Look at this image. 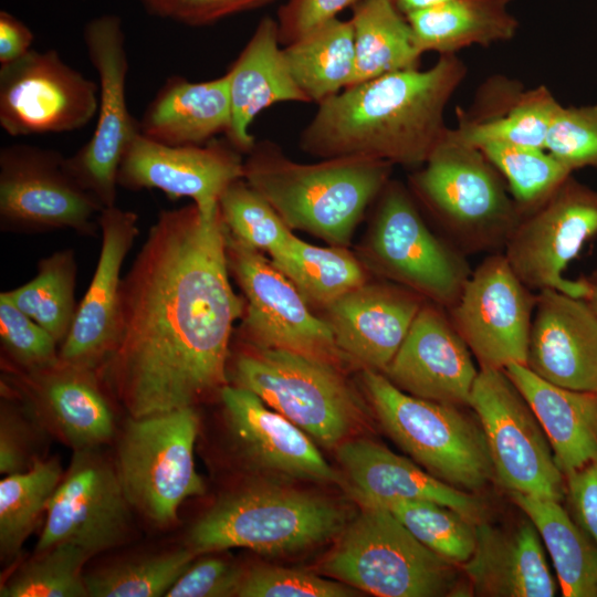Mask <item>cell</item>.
Here are the masks:
<instances>
[{
	"label": "cell",
	"instance_id": "obj_3",
	"mask_svg": "<svg viewBox=\"0 0 597 597\" xmlns=\"http://www.w3.org/2000/svg\"><path fill=\"white\" fill-rule=\"evenodd\" d=\"M390 163L364 157L302 164L269 142L255 143L243 160V179L286 226L331 245L346 247L369 203L390 180Z\"/></svg>",
	"mask_w": 597,
	"mask_h": 597
},
{
	"label": "cell",
	"instance_id": "obj_11",
	"mask_svg": "<svg viewBox=\"0 0 597 597\" xmlns=\"http://www.w3.org/2000/svg\"><path fill=\"white\" fill-rule=\"evenodd\" d=\"M469 407L484 432L500 483L510 493L561 501L565 476L531 406L504 369L480 368Z\"/></svg>",
	"mask_w": 597,
	"mask_h": 597
},
{
	"label": "cell",
	"instance_id": "obj_51",
	"mask_svg": "<svg viewBox=\"0 0 597 597\" xmlns=\"http://www.w3.org/2000/svg\"><path fill=\"white\" fill-rule=\"evenodd\" d=\"M565 493L576 523L597 545V457L565 475Z\"/></svg>",
	"mask_w": 597,
	"mask_h": 597
},
{
	"label": "cell",
	"instance_id": "obj_40",
	"mask_svg": "<svg viewBox=\"0 0 597 597\" xmlns=\"http://www.w3.org/2000/svg\"><path fill=\"white\" fill-rule=\"evenodd\" d=\"M478 148L504 179L522 216L541 206L572 175L543 148L502 143Z\"/></svg>",
	"mask_w": 597,
	"mask_h": 597
},
{
	"label": "cell",
	"instance_id": "obj_38",
	"mask_svg": "<svg viewBox=\"0 0 597 597\" xmlns=\"http://www.w3.org/2000/svg\"><path fill=\"white\" fill-rule=\"evenodd\" d=\"M62 479L59 460L36 459L22 471L7 474L0 482L1 557H14L34 530L40 515Z\"/></svg>",
	"mask_w": 597,
	"mask_h": 597
},
{
	"label": "cell",
	"instance_id": "obj_2",
	"mask_svg": "<svg viewBox=\"0 0 597 597\" xmlns=\"http://www.w3.org/2000/svg\"><path fill=\"white\" fill-rule=\"evenodd\" d=\"M465 75L457 54H444L427 70H401L352 85L318 104L300 146L322 159L421 166L449 129L444 109Z\"/></svg>",
	"mask_w": 597,
	"mask_h": 597
},
{
	"label": "cell",
	"instance_id": "obj_42",
	"mask_svg": "<svg viewBox=\"0 0 597 597\" xmlns=\"http://www.w3.org/2000/svg\"><path fill=\"white\" fill-rule=\"evenodd\" d=\"M91 557L83 548L61 543L21 565L0 588L1 597L88 596L83 566Z\"/></svg>",
	"mask_w": 597,
	"mask_h": 597
},
{
	"label": "cell",
	"instance_id": "obj_52",
	"mask_svg": "<svg viewBox=\"0 0 597 597\" xmlns=\"http://www.w3.org/2000/svg\"><path fill=\"white\" fill-rule=\"evenodd\" d=\"M32 31L7 11L0 12V65L25 55L32 48Z\"/></svg>",
	"mask_w": 597,
	"mask_h": 597
},
{
	"label": "cell",
	"instance_id": "obj_10",
	"mask_svg": "<svg viewBox=\"0 0 597 597\" xmlns=\"http://www.w3.org/2000/svg\"><path fill=\"white\" fill-rule=\"evenodd\" d=\"M378 199L368 242L374 266L425 300L450 308L472 272L467 255L429 229L400 182L389 180Z\"/></svg>",
	"mask_w": 597,
	"mask_h": 597
},
{
	"label": "cell",
	"instance_id": "obj_18",
	"mask_svg": "<svg viewBox=\"0 0 597 597\" xmlns=\"http://www.w3.org/2000/svg\"><path fill=\"white\" fill-rule=\"evenodd\" d=\"M130 507L116 465L94 449L75 450L46 506L35 553L61 543L91 556L119 546L132 531Z\"/></svg>",
	"mask_w": 597,
	"mask_h": 597
},
{
	"label": "cell",
	"instance_id": "obj_16",
	"mask_svg": "<svg viewBox=\"0 0 597 597\" xmlns=\"http://www.w3.org/2000/svg\"><path fill=\"white\" fill-rule=\"evenodd\" d=\"M537 292L514 273L503 252L490 253L473 270L450 320L480 368L526 365Z\"/></svg>",
	"mask_w": 597,
	"mask_h": 597
},
{
	"label": "cell",
	"instance_id": "obj_6",
	"mask_svg": "<svg viewBox=\"0 0 597 597\" xmlns=\"http://www.w3.org/2000/svg\"><path fill=\"white\" fill-rule=\"evenodd\" d=\"M457 566L419 542L389 510L362 505L321 570L378 597H440L461 593Z\"/></svg>",
	"mask_w": 597,
	"mask_h": 597
},
{
	"label": "cell",
	"instance_id": "obj_17",
	"mask_svg": "<svg viewBox=\"0 0 597 597\" xmlns=\"http://www.w3.org/2000/svg\"><path fill=\"white\" fill-rule=\"evenodd\" d=\"M100 86L55 50L0 66V125L10 136L73 132L97 114Z\"/></svg>",
	"mask_w": 597,
	"mask_h": 597
},
{
	"label": "cell",
	"instance_id": "obj_32",
	"mask_svg": "<svg viewBox=\"0 0 597 597\" xmlns=\"http://www.w3.org/2000/svg\"><path fill=\"white\" fill-rule=\"evenodd\" d=\"M511 0H446L406 15L418 51L457 54L471 46H489L513 39L519 22Z\"/></svg>",
	"mask_w": 597,
	"mask_h": 597
},
{
	"label": "cell",
	"instance_id": "obj_4",
	"mask_svg": "<svg viewBox=\"0 0 597 597\" xmlns=\"http://www.w3.org/2000/svg\"><path fill=\"white\" fill-rule=\"evenodd\" d=\"M347 521L346 509L328 496L255 484L219 499L191 526L187 543L197 555L238 547L293 554L339 536Z\"/></svg>",
	"mask_w": 597,
	"mask_h": 597
},
{
	"label": "cell",
	"instance_id": "obj_12",
	"mask_svg": "<svg viewBox=\"0 0 597 597\" xmlns=\"http://www.w3.org/2000/svg\"><path fill=\"white\" fill-rule=\"evenodd\" d=\"M104 207L61 153L29 144L0 150V228L19 233L71 229L95 235Z\"/></svg>",
	"mask_w": 597,
	"mask_h": 597
},
{
	"label": "cell",
	"instance_id": "obj_47",
	"mask_svg": "<svg viewBox=\"0 0 597 597\" xmlns=\"http://www.w3.org/2000/svg\"><path fill=\"white\" fill-rule=\"evenodd\" d=\"M245 569L218 556L193 561L165 595L166 597L237 596Z\"/></svg>",
	"mask_w": 597,
	"mask_h": 597
},
{
	"label": "cell",
	"instance_id": "obj_49",
	"mask_svg": "<svg viewBox=\"0 0 597 597\" xmlns=\"http://www.w3.org/2000/svg\"><path fill=\"white\" fill-rule=\"evenodd\" d=\"M274 0H159L149 11L188 25H206Z\"/></svg>",
	"mask_w": 597,
	"mask_h": 597
},
{
	"label": "cell",
	"instance_id": "obj_36",
	"mask_svg": "<svg viewBox=\"0 0 597 597\" xmlns=\"http://www.w3.org/2000/svg\"><path fill=\"white\" fill-rule=\"evenodd\" d=\"M271 259L308 304L324 308L367 283L363 265L345 247L320 248L293 234Z\"/></svg>",
	"mask_w": 597,
	"mask_h": 597
},
{
	"label": "cell",
	"instance_id": "obj_27",
	"mask_svg": "<svg viewBox=\"0 0 597 597\" xmlns=\"http://www.w3.org/2000/svg\"><path fill=\"white\" fill-rule=\"evenodd\" d=\"M476 544L461 565L478 596L553 597L557 584L547 565L541 536L528 519L512 528L475 524Z\"/></svg>",
	"mask_w": 597,
	"mask_h": 597
},
{
	"label": "cell",
	"instance_id": "obj_34",
	"mask_svg": "<svg viewBox=\"0 0 597 597\" xmlns=\"http://www.w3.org/2000/svg\"><path fill=\"white\" fill-rule=\"evenodd\" d=\"M286 66L310 102L321 104L348 87L355 73L350 21L335 18L282 49Z\"/></svg>",
	"mask_w": 597,
	"mask_h": 597
},
{
	"label": "cell",
	"instance_id": "obj_19",
	"mask_svg": "<svg viewBox=\"0 0 597 597\" xmlns=\"http://www.w3.org/2000/svg\"><path fill=\"white\" fill-rule=\"evenodd\" d=\"M241 178V153L227 139L171 146L139 132L122 158L117 184L130 190L158 189L170 199L191 198L209 216L219 209L223 191Z\"/></svg>",
	"mask_w": 597,
	"mask_h": 597
},
{
	"label": "cell",
	"instance_id": "obj_54",
	"mask_svg": "<svg viewBox=\"0 0 597 597\" xmlns=\"http://www.w3.org/2000/svg\"><path fill=\"white\" fill-rule=\"evenodd\" d=\"M584 280L587 284V292L584 300L597 315V270L590 275L584 276Z\"/></svg>",
	"mask_w": 597,
	"mask_h": 597
},
{
	"label": "cell",
	"instance_id": "obj_26",
	"mask_svg": "<svg viewBox=\"0 0 597 597\" xmlns=\"http://www.w3.org/2000/svg\"><path fill=\"white\" fill-rule=\"evenodd\" d=\"M336 455L353 496L362 505L427 500L458 511L474 524L485 521L484 503L474 494L439 480L371 440L348 439L336 448Z\"/></svg>",
	"mask_w": 597,
	"mask_h": 597
},
{
	"label": "cell",
	"instance_id": "obj_7",
	"mask_svg": "<svg viewBox=\"0 0 597 597\" xmlns=\"http://www.w3.org/2000/svg\"><path fill=\"white\" fill-rule=\"evenodd\" d=\"M362 381L385 432L433 476L471 493L495 476L481 425L461 407L409 395L375 370Z\"/></svg>",
	"mask_w": 597,
	"mask_h": 597
},
{
	"label": "cell",
	"instance_id": "obj_22",
	"mask_svg": "<svg viewBox=\"0 0 597 597\" xmlns=\"http://www.w3.org/2000/svg\"><path fill=\"white\" fill-rule=\"evenodd\" d=\"M102 247L90 286L59 349L60 360L100 370L112 352L118 315L121 270L138 235V216L116 206L98 217Z\"/></svg>",
	"mask_w": 597,
	"mask_h": 597
},
{
	"label": "cell",
	"instance_id": "obj_45",
	"mask_svg": "<svg viewBox=\"0 0 597 597\" xmlns=\"http://www.w3.org/2000/svg\"><path fill=\"white\" fill-rule=\"evenodd\" d=\"M544 149L567 167L597 169V105L556 109Z\"/></svg>",
	"mask_w": 597,
	"mask_h": 597
},
{
	"label": "cell",
	"instance_id": "obj_28",
	"mask_svg": "<svg viewBox=\"0 0 597 597\" xmlns=\"http://www.w3.org/2000/svg\"><path fill=\"white\" fill-rule=\"evenodd\" d=\"M561 104L544 86L525 90L505 76L490 77L468 111L457 108L451 134L480 147L486 143L543 148L553 116Z\"/></svg>",
	"mask_w": 597,
	"mask_h": 597
},
{
	"label": "cell",
	"instance_id": "obj_15",
	"mask_svg": "<svg viewBox=\"0 0 597 597\" xmlns=\"http://www.w3.org/2000/svg\"><path fill=\"white\" fill-rule=\"evenodd\" d=\"M83 40L100 80L95 129L67 166L81 185L106 208L115 206L122 158L139 133L126 101L128 57L119 17L104 14L88 21Z\"/></svg>",
	"mask_w": 597,
	"mask_h": 597
},
{
	"label": "cell",
	"instance_id": "obj_24",
	"mask_svg": "<svg viewBox=\"0 0 597 597\" xmlns=\"http://www.w3.org/2000/svg\"><path fill=\"white\" fill-rule=\"evenodd\" d=\"M397 283H365L325 307L339 350L364 369L384 373L425 304Z\"/></svg>",
	"mask_w": 597,
	"mask_h": 597
},
{
	"label": "cell",
	"instance_id": "obj_39",
	"mask_svg": "<svg viewBox=\"0 0 597 597\" xmlns=\"http://www.w3.org/2000/svg\"><path fill=\"white\" fill-rule=\"evenodd\" d=\"M196 556L192 549L186 547L125 559L97 568L85 575L88 596H165Z\"/></svg>",
	"mask_w": 597,
	"mask_h": 597
},
{
	"label": "cell",
	"instance_id": "obj_37",
	"mask_svg": "<svg viewBox=\"0 0 597 597\" xmlns=\"http://www.w3.org/2000/svg\"><path fill=\"white\" fill-rule=\"evenodd\" d=\"M76 275L74 251L60 250L39 261L36 274L28 283L1 293L61 346L77 308L74 296Z\"/></svg>",
	"mask_w": 597,
	"mask_h": 597
},
{
	"label": "cell",
	"instance_id": "obj_9",
	"mask_svg": "<svg viewBox=\"0 0 597 597\" xmlns=\"http://www.w3.org/2000/svg\"><path fill=\"white\" fill-rule=\"evenodd\" d=\"M198 431L193 407L126 421L115 465L130 506L157 525L174 523L180 504L206 491L193 459Z\"/></svg>",
	"mask_w": 597,
	"mask_h": 597
},
{
	"label": "cell",
	"instance_id": "obj_55",
	"mask_svg": "<svg viewBox=\"0 0 597 597\" xmlns=\"http://www.w3.org/2000/svg\"><path fill=\"white\" fill-rule=\"evenodd\" d=\"M148 11H150L154 6L159 1V0H139Z\"/></svg>",
	"mask_w": 597,
	"mask_h": 597
},
{
	"label": "cell",
	"instance_id": "obj_21",
	"mask_svg": "<svg viewBox=\"0 0 597 597\" xmlns=\"http://www.w3.org/2000/svg\"><path fill=\"white\" fill-rule=\"evenodd\" d=\"M219 395L232 440L250 463L292 479L346 484L314 440L254 392L226 385Z\"/></svg>",
	"mask_w": 597,
	"mask_h": 597
},
{
	"label": "cell",
	"instance_id": "obj_35",
	"mask_svg": "<svg viewBox=\"0 0 597 597\" xmlns=\"http://www.w3.org/2000/svg\"><path fill=\"white\" fill-rule=\"evenodd\" d=\"M352 11L355 73L349 86L418 67L422 54L415 45L406 17L390 0H360Z\"/></svg>",
	"mask_w": 597,
	"mask_h": 597
},
{
	"label": "cell",
	"instance_id": "obj_46",
	"mask_svg": "<svg viewBox=\"0 0 597 597\" xmlns=\"http://www.w3.org/2000/svg\"><path fill=\"white\" fill-rule=\"evenodd\" d=\"M356 588L297 568L261 565L245 569L239 597H352Z\"/></svg>",
	"mask_w": 597,
	"mask_h": 597
},
{
	"label": "cell",
	"instance_id": "obj_53",
	"mask_svg": "<svg viewBox=\"0 0 597 597\" xmlns=\"http://www.w3.org/2000/svg\"><path fill=\"white\" fill-rule=\"evenodd\" d=\"M443 1L446 0H390L392 6L405 17Z\"/></svg>",
	"mask_w": 597,
	"mask_h": 597
},
{
	"label": "cell",
	"instance_id": "obj_48",
	"mask_svg": "<svg viewBox=\"0 0 597 597\" xmlns=\"http://www.w3.org/2000/svg\"><path fill=\"white\" fill-rule=\"evenodd\" d=\"M360 0H287L276 14L279 41L287 45L337 18Z\"/></svg>",
	"mask_w": 597,
	"mask_h": 597
},
{
	"label": "cell",
	"instance_id": "obj_23",
	"mask_svg": "<svg viewBox=\"0 0 597 597\" xmlns=\"http://www.w3.org/2000/svg\"><path fill=\"white\" fill-rule=\"evenodd\" d=\"M526 366L559 387L597 392V315L583 297L537 292Z\"/></svg>",
	"mask_w": 597,
	"mask_h": 597
},
{
	"label": "cell",
	"instance_id": "obj_31",
	"mask_svg": "<svg viewBox=\"0 0 597 597\" xmlns=\"http://www.w3.org/2000/svg\"><path fill=\"white\" fill-rule=\"evenodd\" d=\"M231 122L229 78L190 82L170 76L139 123L145 137L171 146L202 145L226 134Z\"/></svg>",
	"mask_w": 597,
	"mask_h": 597
},
{
	"label": "cell",
	"instance_id": "obj_1",
	"mask_svg": "<svg viewBox=\"0 0 597 597\" xmlns=\"http://www.w3.org/2000/svg\"><path fill=\"white\" fill-rule=\"evenodd\" d=\"M220 207L161 210L122 277L115 341L101 377L129 417L193 407L227 384L245 302L229 280Z\"/></svg>",
	"mask_w": 597,
	"mask_h": 597
},
{
	"label": "cell",
	"instance_id": "obj_33",
	"mask_svg": "<svg viewBox=\"0 0 597 597\" xmlns=\"http://www.w3.org/2000/svg\"><path fill=\"white\" fill-rule=\"evenodd\" d=\"M514 503L535 525L565 597H597V545L559 501L517 492Z\"/></svg>",
	"mask_w": 597,
	"mask_h": 597
},
{
	"label": "cell",
	"instance_id": "obj_25",
	"mask_svg": "<svg viewBox=\"0 0 597 597\" xmlns=\"http://www.w3.org/2000/svg\"><path fill=\"white\" fill-rule=\"evenodd\" d=\"M18 391L36 416L75 450L95 449L114 434V413L96 369L59 362L15 371Z\"/></svg>",
	"mask_w": 597,
	"mask_h": 597
},
{
	"label": "cell",
	"instance_id": "obj_5",
	"mask_svg": "<svg viewBox=\"0 0 597 597\" xmlns=\"http://www.w3.org/2000/svg\"><path fill=\"white\" fill-rule=\"evenodd\" d=\"M409 185L448 241L467 256L503 252L522 217L496 168L450 128Z\"/></svg>",
	"mask_w": 597,
	"mask_h": 597
},
{
	"label": "cell",
	"instance_id": "obj_41",
	"mask_svg": "<svg viewBox=\"0 0 597 597\" xmlns=\"http://www.w3.org/2000/svg\"><path fill=\"white\" fill-rule=\"evenodd\" d=\"M383 507L425 546L453 564L461 566L472 556L475 524L458 511L427 500H394Z\"/></svg>",
	"mask_w": 597,
	"mask_h": 597
},
{
	"label": "cell",
	"instance_id": "obj_44",
	"mask_svg": "<svg viewBox=\"0 0 597 597\" xmlns=\"http://www.w3.org/2000/svg\"><path fill=\"white\" fill-rule=\"evenodd\" d=\"M0 342L15 371H32L56 364L60 344L43 327L0 294Z\"/></svg>",
	"mask_w": 597,
	"mask_h": 597
},
{
	"label": "cell",
	"instance_id": "obj_30",
	"mask_svg": "<svg viewBox=\"0 0 597 597\" xmlns=\"http://www.w3.org/2000/svg\"><path fill=\"white\" fill-rule=\"evenodd\" d=\"M504 370L531 406L564 476L597 457V392L559 387L522 364Z\"/></svg>",
	"mask_w": 597,
	"mask_h": 597
},
{
	"label": "cell",
	"instance_id": "obj_8",
	"mask_svg": "<svg viewBox=\"0 0 597 597\" xmlns=\"http://www.w3.org/2000/svg\"><path fill=\"white\" fill-rule=\"evenodd\" d=\"M235 386L259 396L327 449L350 439L364 406L339 368L300 353L259 348L241 353L233 366Z\"/></svg>",
	"mask_w": 597,
	"mask_h": 597
},
{
	"label": "cell",
	"instance_id": "obj_43",
	"mask_svg": "<svg viewBox=\"0 0 597 597\" xmlns=\"http://www.w3.org/2000/svg\"><path fill=\"white\" fill-rule=\"evenodd\" d=\"M219 207L230 235L271 256L279 253L293 235L273 207L243 178L223 191Z\"/></svg>",
	"mask_w": 597,
	"mask_h": 597
},
{
	"label": "cell",
	"instance_id": "obj_14",
	"mask_svg": "<svg viewBox=\"0 0 597 597\" xmlns=\"http://www.w3.org/2000/svg\"><path fill=\"white\" fill-rule=\"evenodd\" d=\"M596 234L597 191L570 175L541 206L521 217L503 253L531 290L554 289L584 298V276L573 281L563 273Z\"/></svg>",
	"mask_w": 597,
	"mask_h": 597
},
{
	"label": "cell",
	"instance_id": "obj_13",
	"mask_svg": "<svg viewBox=\"0 0 597 597\" xmlns=\"http://www.w3.org/2000/svg\"><path fill=\"white\" fill-rule=\"evenodd\" d=\"M227 256L245 297L241 327L252 346L291 350L336 366L346 358L327 322L311 312L295 285L262 252L227 231Z\"/></svg>",
	"mask_w": 597,
	"mask_h": 597
},
{
	"label": "cell",
	"instance_id": "obj_29",
	"mask_svg": "<svg viewBox=\"0 0 597 597\" xmlns=\"http://www.w3.org/2000/svg\"><path fill=\"white\" fill-rule=\"evenodd\" d=\"M231 122L226 139L241 154L255 145L249 127L259 113L281 102L310 103L283 57L276 20L264 17L227 72Z\"/></svg>",
	"mask_w": 597,
	"mask_h": 597
},
{
	"label": "cell",
	"instance_id": "obj_50",
	"mask_svg": "<svg viewBox=\"0 0 597 597\" xmlns=\"http://www.w3.org/2000/svg\"><path fill=\"white\" fill-rule=\"evenodd\" d=\"M32 430L22 413L8 402L1 404L0 472L12 474L29 469L36 460L32 457Z\"/></svg>",
	"mask_w": 597,
	"mask_h": 597
},
{
	"label": "cell",
	"instance_id": "obj_20",
	"mask_svg": "<svg viewBox=\"0 0 597 597\" xmlns=\"http://www.w3.org/2000/svg\"><path fill=\"white\" fill-rule=\"evenodd\" d=\"M479 370L447 308L426 301L383 374L415 397L469 407Z\"/></svg>",
	"mask_w": 597,
	"mask_h": 597
}]
</instances>
